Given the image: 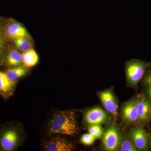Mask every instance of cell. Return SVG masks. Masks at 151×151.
<instances>
[{
  "instance_id": "1",
  "label": "cell",
  "mask_w": 151,
  "mask_h": 151,
  "mask_svg": "<svg viewBox=\"0 0 151 151\" xmlns=\"http://www.w3.org/2000/svg\"><path fill=\"white\" fill-rule=\"evenodd\" d=\"M78 131L76 114L72 111H62L55 114L47 128V132L51 134L72 136L78 134Z\"/></svg>"
},
{
  "instance_id": "2",
  "label": "cell",
  "mask_w": 151,
  "mask_h": 151,
  "mask_svg": "<svg viewBox=\"0 0 151 151\" xmlns=\"http://www.w3.org/2000/svg\"><path fill=\"white\" fill-rule=\"evenodd\" d=\"M151 65L150 63L139 59H133L127 61L125 64V69L128 85L137 87L146 70Z\"/></svg>"
},
{
  "instance_id": "3",
  "label": "cell",
  "mask_w": 151,
  "mask_h": 151,
  "mask_svg": "<svg viewBox=\"0 0 151 151\" xmlns=\"http://www.w3.org/2000/svg\"><path fill=\"white\" fill-rule=\"evenodd\" d=\"M19 132L16 127L8 125L0 130V150L11 151L15 150L19 144Z\"/></svg>"
},
{
  "instance_id": "4",
  "label": "cell",
  "mask_w": 151,
  "mask_h": 151,
  "mask_svg": "<svg viewBox=\"0 0 151 151\" xmlns=\"http://www.w3.org/2000/svg\"><path fill=\"white\" fill-rule=\"evenodd\" d=\"M120 132L115 125L109 127L103 135V144L105 150L114 151L119 149L121 142Z\"/></svg>"
},
{
  "instance_id": "5",
  "label": "cell",
  "mask_w": 151,
  "mask_h": 151,
  "mask_svg": "<svg viewBox=\"0 0 151 151\" xmlns=\"http://www.w3.org/2000/svg\"><path fill=\"white\" fill-rule=\"evenodd\" d=\"M122 118L128 124H134L139 121L137 99L134 98L124 103L122 109Z\"/></svg>"
},
{
  "instance_id": "6",
  "label": "cell",
  "mask_w": 151,
  "mask_h": 151,
  "mask_svg": "<svg viewBox=\"0 0 151 151\" xmlns=\"http://www.w3.org/2000/svg\"><path fill=\"white\" fill-rule=\"evenodd\" d=\"M44 149L47 151H71L74 146L64 138L54 137L44 143Z\"/></svg>"
},
{
  "instance_id": "7",
  "label": "cell",
  "mask_w": 151,
  "mask_h": 151,
  "mask_svg": "<svg viewBox=\"0 0 151 151\" xmlns=\"http://www.w3.org/2000/svg\"><path fill=\"white\" fill-rule=\"evenodd\" d=\"M98 96L105 109L114 116L118 115V106L117 100L113 92L110 89L101 91Z\"/></svg>"
},
{
  "instance_id": "8",
  "label": "cell",
  "mask_w": 151,
  "mask_h": 151,
  "mask_svg": "<svg viewBox=\"0 0 151 151\" xmlns=\"http://www.w3.org/2000/svg\"><path fill=\"white\" fill-rule=\"evenodd\" d=\"M130 134L133 142L138 150H147L149 134L144 128L139 127L133 129L131 130Z\"/></svg>"
},
{
  "instance_id": "9",
  "label": "cell",
  "mask_w": 151,
  "mask_h": 151,
  "mask_svg": "<svg viewBox=\"0 0 151 151\" xmlns=\"http://www.w3.org/2000/svg\"><path fill=\"white\" fill-rule=\"evenodd\" d=\"M109 115L106 111L100 108H94L89 110L85 115V120L89 125L104 124L108 122Z\"/></svg>"
},
{
  "instance_id": "10",
  "label": "cell",
  "mask_w": 151,
  "mask_h": 151,
  "mask_svg": "<svg viewBox=\"0 0 151 151\" xmlns=\"http://www.w3.org/2000/svg\"><path fill=\"white\" fill-rule=\"evenodd\" d=\"M15 82L11 81L6 73L0 71V95L7 99L13 95L15 90Z\"/></svg>"
},
{
  "instance_id": "11",
  "label": "cell",
  "mask_w": 151,
  "mask_h": 151,
  "mask_svg": "<svg viewBox=\"0 0 151 151\" xmlns=\"http://www.w3.org/2000/svg\"><path fill=\"white\" fill-rule=\"evenodd\" d=\"M139 121L142 123H145L148 120L150 102L144 95H140L137 97Z\"/></svg>"
},
{
  "instance_id": "12",
  "label": "cell",
  "mask_w": 151,
  "mask_h": 151,
  "mask_svg": "<svg viewBox=\"0 0 151 151\" xmlns=\"http://www.w3.org/2000/svg\"><path fill=\"white\" fill-rule=\"evenodd\" d=\"M6 32L9 37L14 39L19 37H27L28 36L25 29L17 23H13L9 25Z\"/></svg>"
},
{
  "instance_id": "13",
  "label": "cell",
  "mask_w": 151,
  "mask_h": 151,
  "mask_svg": "<svg viewBox=\"0 0 151 151\" xmlns=\"http://www.w3.org/2000/svg\"><path fill=\"white\" fill-rule=\"evenodd\" d=\"M22 63L24 66L31 68L35 66L39 61L38 55L33 49L24 52L22 54Z\"/></svg>"
},
{
  "instance_id": "14",
  "label": "cell",
  "mask_w": 151,
  "mask_h": 151,
  "mask_svg": "<svg viewBox=\"0 0 151 151\" xmlns=\"http://www.w3.org/2000/svg\"><path fill=\"white\" fill-rule=\"evenodd\" d=\"M28 71L25 66H18L9 69L6 71V73L9 80L15 82L19 78L25 75Z\"/></svg>"
},
{
  "instance_id": "15",
  "label": "cell",
  "mask_w": 151,
  "mask_h": 151,
  "mask_svg": "<svg viewBox=\"0 0 151 151\" xmlns=\"http://www.w3.org/2000/svg\"><path fill=\"white\" fill-rule=\"evenodd\" d=\"M6 62L9 66H18L22 63V55L17 50H12L7 56Z\"/></svg>"
},
{
  "instance_id": "16",
  "label": "cell",
  "mask_w": 151,
  "mask_h": 151,
  "mask_svg": "<svg viewBox=\"0 0 151 151\" xmlns=\"http://www.w3.org/2000/svg\"><path fill=\"white\" fill-rule=\"evenodd\" d=\"M14 41L17 48L21 51L26 52L32 49V44L27 37L18 38Z\"/></svg>"
},
{
  "instance_id": "17",
  "label": "cell",
  "mask_w": 151,
  "mask_h": 151,
  "mask_svg": "<svg viewBox=\"0 0 151 151\" xmlns=\"http://www.w3.org/2000/svg\"><path fill=\"white\" fill-rule=\"evenodd\" d=\"M119 148L121 151H137L138 149L136 147L133 142L129 138H124L121 140Z\"/></svg>"
},
{
  "instance_id": "18",
  "label": "cell",
  "mask_w": 151,
  "mask_h": 151,
  "mask_svg": "<svg viewBox=\"0 0 151 151\" xmlns=\"http://www.w3.org/2000/svg\"><path fill=\"white\" fill-rule=\"evenodd\" d=\"M88 132L96 139H100L103 135V128L99 124L90 125L88 129Z\"/></svg>"
},
{
  "instance_id": "19",
  "label": "cell",
  "mask_w": 151,
  "mask_h": 151,
  "mask_svg": "<svg viewBox=\"0 0 151 151\" xmlns=\"http://www.w3.org/2000/svg\"><path fill=\"white\" fill-rule=\"evenodd\" d=\"M96 138L91 134H85L81 136L80 139V143L85 146H90L93 145L95 142Z\"/></svg>"
},
{
  "instance_id": "20",
  "label": "cell",
  "mask_w": 151,
  "mask_h": 151,
  "mask_svg": "<svg viewBox=\"0 0 151 151\" xmlns=\"http://www.w3.org/2000/svg\"><path fill=\"white\" fill-rule=\"evenodd\" d=\"M144 82L147 86L151 87V72L146 74L144 78Z\"/></svg>"
},
{
  "instance_id": "21",
  "label": "cell",
  "mask_w": 151,
  "mask_h": 151,
  "mask_svg": "<svg viewBox=\"0 0 151 151\" xmlns=\"http://www.w3.org/2000/svg\"><path fill=\"white\" fill-rule=\"evenodd\" d=\"M147 93L151 101V89L148 86H147Z\"/></svg>"
},
{
  "instance_id": "22",
  "label": "cell",
  "mask_w": 151,
  "mask_h": 151,
  "mask_svg": "<svg viewBox=\"0 0 151 151\" xmlns=\"http://www.w3.org/2000/svg\"><path fill=\"white\" fill-rule=\"evenodd\" d=\"M3 43L2 41L0 38V57L1 55L2 51Z\"/></svg>"
},
{
  "instance_id": "23",
  "label": "cell",
  "mask_w": 151,
  "mask_h": 151,
  "mask_svg": "<svg viewBox=\"0 0 151 151\" xmlns=\"http://www.w3.org/2000/svg\"><path fill=\"white\" fill-rule=\"evenodd\" d=\"M149 117L151 119V105L150 106V108H149Z\"/></svg>"
},
{
  "instance_id": "24",
  "label": "cell",
  "mask_w": 151,
  "mask_h": 151,
  "mask_svg": "<svg viewBox=\"0 0 151 151\" xmlns=\"http://www.w3.org/2000/svg\"><path fill=\"white\" fill-rule=\"evenodd\" d=\"M150 146L151 147V136L150 137Z\"/></svg>"
},
{
  "instance_id": "25",
  "label": "cell",
  "mask_w": 151,
  "mask_h": 151,
  "mask_svg": "<svg viewBox=\"0 0 151 151\" xmlns=\"http://www.w3.org/2000/svg\"><path fill=\"white\" fill-rule=\"evenodd\" d=\"M148 87H150V88L151 89V87H150V86H148Z\"/></svg>"
}]
</instances>
